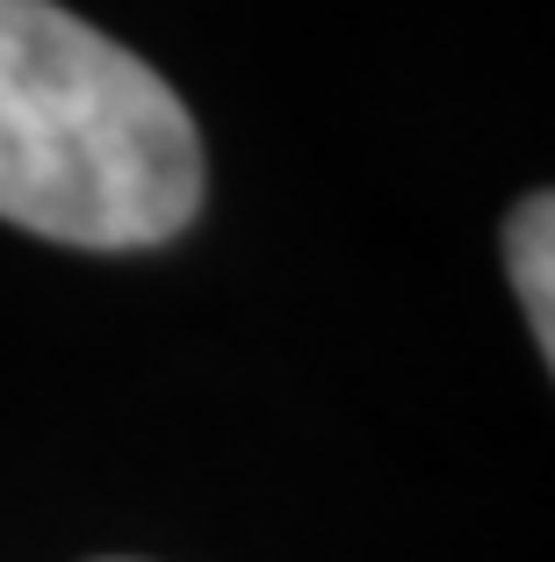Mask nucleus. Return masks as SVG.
Here are the masks:
<instances>
[{"label": "nucleus", "instance_id": "1", "mask_svg": "<svg viewBox=\"0 0 555 562\" xmlns=\"http://www.w3.org/2000/svg\"><path fill=\"white\" fill-rule=\"evenodd\" d=\"M196 210L202 137L174 87L58 0H0V216L131 252L188 232Z\"/></svg>", "mask_w": 555, "mask_h": 562}, {"label": "nucleus", "instance_id": "2", "mask_svg": "<svg viewBox=\"0 0 555 562\" xmlns=\"http://www.w3.org/2000/svg\"><path fill=\"white\" fill-rule=\"evenodd\" d=\"M506 260H512V289L526 303V325H534L541 361L555 353V202L526 195L506 224Z\"/></svg>", "mask_w": 555, "mask_h": 562}]
</instances>
